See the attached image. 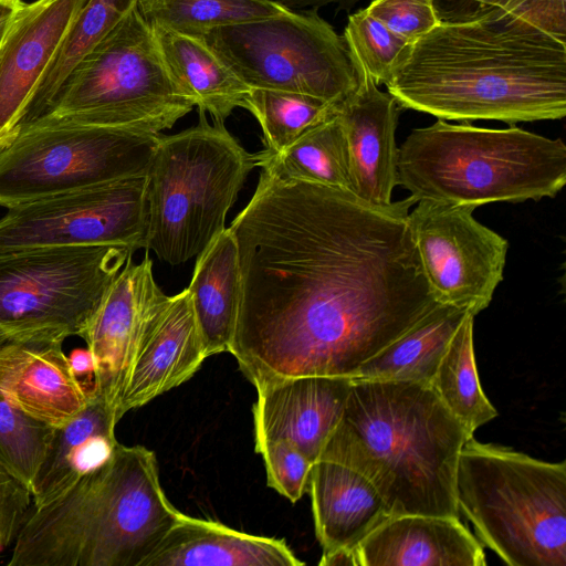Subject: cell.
Returning <instances> with one entry per match:
<instances>
[{
	"instance_id": "obj_1",
	"label": "cell",
	"mask_w": 566,
	"mask_h": 566,
	"mask_svg": "<svg viewBox=\"0 0 566 566\" xmlns=\"http://www.w3.org/2000/svg\"><path fill=\"white\" fill-rule=\"evenodd\" d=\"M415 205L371 206L262 169L229 228L240 274L229 353L255 387L352 377L439 304L409 228Z\"/></svg>"
},
{
	"instance_id": "obj_2",
	"label": "cell",
	"mask_w": 566,
	"mask_h": 566,
	"mask_svg": "<svg viewBox=\"0 0 566 566\" xmlns=\"http://www.w3.org/2000/svg\"><path fill=\"white\" fill-rule=\"evenodd\" d=\"M402 108L471 123L566 115V41L485 13L442 21L385 84Z\"/></svg>"
},
{
	"instance_id": "obj_3",
	"label": "cell",
	"mask_w": 566,
	"mask_h": 566,
	"mask_svg": "<svg viewBox=\"0 0 566 566\" xmlns=\"http://www.w3.org/2000/svg\"><path fill=\"white\" fill-rule=\"evenodd\" d=\"M471 437L429 384L352 379L317 460L360 473L392 515L460 518L457 468Z\"/></svg>"
},
{
	"instance_id": "obj_4",
	"label": "cell",
	"mask_w": 566,
	"mask_h": 566,
	"mask_svg": "<svg viewBox=\"0 0 566 566\" xmlns=\"http://www.w3.org/2000/svg\"><path fill=\"white\" fill-rule=\"evenodd\" d=\"M182 515L155 453L118 442L103 464L29 510L8 566H143Z\"/></svg>"
},
{
	"instance_id": "obj_5",
	"label": "cell",
	"mask_w": 566,
	"mask_h": 566,
	"mask_svg": "<svg viewBox=\"0 0 566 566\" xmlns=\"http://www.w3.org/2000/svg\"><path fill=\"white\" fill-rule=\"evenodd\" d=\"M398 185L416 203L478 208L555 198L566 184V146L516 125L484 128L438 119L398 147Z\"/></svg>"
},
{
	"instance_id": "obj_6",
	"label": "cell",
	"mask_w": 566,
	"mask_h": 566,
	"mask_svg": "<svg viewBox=\"0 0 566 566\" xmlns=\"http://www.w3.org/2000/svg\"><path fill=\"white\" fill-rule=\"evenodd\" d=\"M459 512L510 566H566V463L471 437L455 476Z\"/></svg>"
},
{
	"instance_id": "obj_7",
	"label": "cell",
	"mask_w": 566,
	"mask_h": 566,
	"mask_svg": "<svg viewBox=\"0 0 566 566\" xmlns=\"http://www.w3.org/2000/svg\"><path fill=\"white\" fill-rule=\"evenodd\" d=\"M254 167L255 154L203 112L196 126L160 136L146 174V251L170 265L198 256L226 229Z\"/></svg>"
},
{
	"instance_id": "obj_8",
	"label": "cell",
	"mask_w": 566,
	"mask_h": 566,
	"mask_svg": "<svg viewBox=\"0 0 566 566\" xmlns=\"http://www.w3.org/2000/svg\"><path fill=\"white\" fill-rule=\"evenodd\" d=\"M195 107L134 8L69 74L45 114L158 135ZM43 114V115H45Z\"/></svg>"
},
{
	"instance_id": "obj_9",
	"label": "cell",
	"mask_w": 566,
	"mask_h": 566,
	"mask_svg": "<svg viewBox=\"0 0 566 566\" xmlns=\"http://www.w3.org/2000/svg\"><path fill=\"white\" fill-rule=\"evenodd\" d=\"M159 138L72 114L42 115L0 147V207L146 176Z\"/></svg>"
},
{
	"instance_id": "obj_10",
	"label": "cell",
	"mask_w": 566,
	"mask_h": 566,
	"mask_svg": "<svg viewBox=\"0 0 566 566\" xmlns=\"http://www.w3.org/2000/svg\"><path fill=\"white\" fill-rule=\"evenodd\" d=\"M132 254L120 245L0 249V326L12 339L80 336Z\"/></svg>"
},
{
	"instance_id": "obj_11",
	"label": "cell",
	"mask_w": 566,
	"mask_h": 566,
	"mask_svg": "<svg viewBox=\"0 0 566 566\" xmlns=\"http://www.w3.org/2000/svg\"><path fill=\"white\" fill-rule=\"evenodd\" d=\"M202 39L250 88L339 104L358 84L343 38L315 9L216 28Z\"/></svg>"
},
{
	"instance_id": "obj_12",
	"label": "cell",
	"mask_w": 566,
	"mask_h": 566,
	"mask_svg": "<svg viewBox=\"0 0 566 566\" xmlns=\"http://www.w3.org/2000/svg\"><path fill=\"white\" fill-rule=\"evenodd\" d=\"M146 176L31 199L0 217V249L146 244Z\"/></svg>"
},
{
	"instance_id": "obj_13",
	"label": "cell",
	"mask_w": 566,
	"mask_h": 566,
	"mask_svg": "<svg viewBox=\"0 0 566 566\" xmlns=\"http://www.w3.org/2000/svg\"><path fill=\"white\" fill-rule=\"evenodd\" d=\"M474 208L418 201L408 221L429 291L473 316L504 277L509 243L473 217Z\"/></svg>"
},
{
	"instance_id": "obj_14",
	"label": "cell",
	"mask_w": 566,
	"mask_h": 566,
	"mask_svg": "<svg viewBox=\"0 0 566 566\" xmlns=\"http://www.w3.org/2000/svg\"><path fill=\"white\" fill-rule=\"evenodd\" d=\"M169 298L155 282L148 253L138 264L130 255L80 335L95 360L94 392L106 401L116 418L120 389L135 346L150 319Z\"/></svg>"
},
{
	"instance_id": "obj_15",
	"label": "cell",
	"mask_w": 566,
	"mask_h": 566,
	"mask_svg": "<svg viewBox=\"0 0 566 566\" xmlns=\"http://www.w3.org/2000/svg\"><path fill=\"white\" fill-rule=\"evenodd\" d=\"M352 378L307 376L256 386L253 407L255 452L265 443L283 441L317 461L338 424Z\"/></svg>"
},
{
	"instance_id": "obj_16",
	"label": "cell",
	"mask_w": 566,
	"mask_h": 566,
	"mask_svg": "<svg viewBox=\"0 0 566 566\" xmlns=\"http://www.w3.org/2000/svg\"><path fill=\"white\" fill-rule=\"evenodd\" d=\"M207 358L188 290L170 296L142 333L123 381L118 420L190 379Z\"/></svg>"
},
{
	"instance_id": "obj_17",
	"label": "cell",
	"mask_w": 566,
	"mask_h": 566,
	"mask_svg": "<svg viewBox=\"0 0 566 566\" xmlns=\"http://www.w3.org/2000/svg\"><path fill=\"white\" fill-rule=\"evenodd\" d=\"M83 0H35L18 12L0 48V147L22 123Z\"/></svg>"
},
{
	"instance_id": "obj_18",
	"label": "cell",
	"mask_w": 566,
	"mask_h": 566,
	"mask_svg": "<svg viewBox=\"0 0 566 566\" xmlns=\"http://www.w3.org/2000/svg\"><path fill=\"white\" fill-rule=\"evenodd\" d=\"M337 105L349 153L354 195L368 205L389 206L398 185L396 129L399 104L367 75Z\"/></svg>"
},
{
	"instance_id": "obj_19",
	"label": "cell",
	"mask_w": 566,
	"mask_h": 566,
	"mask_svg": "<svg viewBox=\"0 0 566 566\" xmlns=\"http://www.w3.org/2000/svg\"><path fill=\"white\" fill-rule=\"evenodd\" d=\"M0 391L56 428L77 416L90 395L73 374L62 340L10 339L0 346Z\"/></svg>"
},
{
	"instance_id": "obj_20",
	"label": "cell",
	"mask_w": 566,
	"mask_h": 566,
	"mask_svg": "<svg viewBox=\"0 0 566 566\" xmlns=\"http://www.w3.org/2000/svg\"><path fill=\"white\" fill-rule=\"evenodd\" d=\"M357 566H485L480 541L459 517L392 515L354 548Z\"/></svg>"
},
{
	"instance_id": "obj_21",
	"label": "cell",
	"mask_w": 566,
	"mask_h": 566,
	"mask_svg": "<svg viewBox=\"0 0 566 566\" xmlns=\"http://www.w3.org/2000/svg\"><path fill=\"white\" fill-rule=\"evenodd\" d=\"M311 494L315 534L323 553L352 548L392 516L371 483L340 463H313Z\"/></svg>"
},
{
	"instance_id": "obj_22",
	"label": "cell",
	"mask_w": 566,
	"mask_h": 566,
	"mask_svg": "<svg viewBox=\"0 0 566 566\" xmlns=\"http://www.w3.org/2000/svg\"><path fill=\"white\" fill-rule=\"evenodd\" d=\"M284 539L184 514L143 566H302Z\"/></svg>"
},
{
	"instance_id": "obj_23",
	"label": "cell",
	"mask_w": 566,
	"mask_h": 566,
	"mask_svg": "<svg viewBox=\"0 0 566 566\" xmlns=\"http://www.w3.org/2000/svg\"><path fill=\"white\" fill-rule=\"evenodd\" d=\"M117 422L111 407L93 391L77 416L54 428L31 482L33 506L51 501L82 475L103 464L118 443L115 438Z\"/></svg>"
},
{
	"instance_id": "obj_24",
	"label": "cell",
	"mask_w": 566,
	"mask_h": 566,
	"mask_svg": "<svg viewBox=\"0 0 566 566\" xmlns=\"http://www.w3.org/2000/svg\"><path fill=\"white\" fill-rule=\"evenodd\" d=\"M151 28L171 77L200 112L224 122L234 108L247 109L251 88L202 38Z\"/></svg>"
},
{
	"instance_id": "obj_25",
	"label": "cell",
	"mask_w": 566,
	"mask_h": 566,
	"mask_svg": "<svg viewBox=\"0 0 566 566\" xmlns=\"http://www.w3.org/2000/svg\"><path fill=\"white\" fill-rule=\"evenodd\" d=\"M238 248L226 228L198 256L187 287L207 357L229 352L239 304Z\"/></svg>"
},
{
	"instance_id": "obj_26",
	"label": "cell",
	"mask_w": 566,
	"mask_h": 566,
	"mask_svg": "<svg viewBox=\"0 0 566 566\" xmlns=\"http://www.w3.org/2000/svg\"><path fill=\"white\" fill-rule=\"evenodd\" d=\"M468 311L438 304L402 336L361 365L353 380L431 384L441 358Z\"/></svg>"
},
{
	"instance_id": "obj_27",
	"label": "cell",
	"mask_w": 566,
	"mask_h": 566,
	"mask_svg": "<svg viewBox=\"0 0 566 566\" xmlns=\"http://www.w3.org/2000/svg\"><path fill=\"white\" fill-rule=\"evenodd\" d=\"M256 166L292 180L324 185L354 193L348 145L337 113L277 154H255Z\"/></svg>"
},
{
	"instance_id": "obj_28",
	"label": "cell",
	"mask_w": 566,
	"mask_h": 566,
	"mask_svg": "<svg viewBox=\"0 0 566 566\" xmlns=\"http://www.w3.org/2000/svg\"><path fill=\"white\" fill-rule=\"evenodd\" d=\"M138 1L83 0L20 125L45 114L72 70L138 6Z\"/></svg>"
},
{
	"instance_id": "obj_29",
	"label": "cell",
	"mask_w": 566,
	"mask_h": 566,
	"mask_svg": "<svg viewBox=\"0 0 566 566\" xmlns=\"http://www.w3.org/2000/svg\"><path fill=\"white\" fill-rule=\"evenodd\" d=\"M473 315H468L457 329L430 384L471 436L497 416L480 384L473 348Z\"/></svg>"
},
{
	"instance_id": "obj_30",
	"label": "cell",
	"mask_w": 566,
	"mask_h": 566,
	"mask_svg": "<svg viewBox=\"0 0 566 566\" xmlns=\"http://www.w3.org/2000/svg\"><path fill=\"white\" fill-rule=\"evenodd\" d=\"M137 7L150 25L197 38L216 28L290 11L275 0H139Z\"/></svg>"
},
{
	"instance_id": "obj_31",
	"label": "cell",
	"mask_w": 566,
	"mask_h": 566,
	"mask_svg": "<svg viewBox=\"0 0 566 566\" xmlns=\"http://www.w3.org/2000/svg\"><path fill=\"white\" fill-rule=\"evenodd\" d=\"M247 109L258 119L266 154H277L337 113V105L290 91L251 88Z\"/></svg>"
},
{
	"instance_id": "obj_32",
	"label": "cell",
	"mask_w": 566,
	"mask_h": 566,
	"mask_svg": "<svg viewBox=\"0 0 566 566\" xmlns=\"http://www.w3.org/2000/svg\"><path fill=\"white\" fill-rule=\"evenodd\" d=\"M342 38L356 75L365 74L376 85L390 81L413 44L370 15L366 8L348 17Z\"/></svg>"
},
{
	"instance_id": "obj_33",
	"label": "cell",
	"mask_w": 566,
	"mask_h": 566,
	"mask_svg": "<svg viewBox=\"0 0 566 566\" xmlns=\"http://www.w3.org/2000/svg\"><path fill=\"white\" fill-rule=\"evenodd\" d=\"M53 432L54 427L24 412L0 391V459L29 486Z\"/></svg>"
},
{
	"instance_id": "obj_34",
	"label": "cell",
	"mask_w": 566,
	"mask_h": 566,
	"mask_svg": "<svg viewBox=\"0 0 566 566\" xmlns=\"http://www.w3.org/2000/svg\"><path fill=\"white\" fill-rule=\"evenodd\" d=\"M256 453L263 458L268 485L297 502L308 489L313 462L290 443L283 441L262 446Z\"/></svg>"
},
{
	"instance_id": "obj_35",
	"label": "cell",
	"mask_w": 566,
	"mask_h": 566,
	"mask_svg": "<svg viewBox=\"0 0 566 566\" xmlns=\"http://www.w3.org/2000/svg\"><path fill=\"white\" fill-rule=\"evenodd\" d=\"M366 9L392 32L412 43L442 22L434 0H371Z\"/></svg>"
},
{
	"instance_id": "obj_36",
	"label": "cell",
	"mask_w": 566,
	"mask_h": 566,
	"mask_svg": "<svg viewBox=\"0 0 566 566\" xmlns=\"http://www.w3.org/2000/svg\"><path fill=\"white\" fill-rule=\"evenodd\" d=\"M485 13L521 22L565 41L566 0H497Z\"/></svg>"
},
{
	"instance_id": "obj_37",
	"label": "cell",
	"mask_w": 566,
	"mask_h": 566,
	"mask_svg": "<svg viewBox=\"0 0 566 566\" xmlns=\"http://www.w3.org/2000/svg\"><path fill=\"white\" fill-rule=\"evenodd\" d=\"M31 500L30 486L0 459V553L15 538Z\"/></svg>"
},
{
	"instance_id": "obj_38",
	"label": "cell",
	"mask_w": 566,
	"mask_h": 566,
	"mask_svg": "<svg viewBox=\"0 0 566 566\" xmlns=\"http://www.w3.org/2000/svg\"><path fill=\"white\" fill-rule=\"evenodd\" d=\"M497 0H434L441 21H463L483 15Z\"/></svg>"
},
{
	"instance_id": "obj_39",
	"label": "cell",
	"mask_w": 566,
	"mask_h": 566,
	"mask_svg": "<svg viewBox=\"0 0 566 566\" xmlns=\"http://www.w3.org/2000/svg\"><path fill=\"white\" fill-rule=\"evenodd\" d=\"M71 369L77 380L82 384V386L86 389L88 394L94 391L95 386V360L90 352L86 348H74L67 355Z\"/></svg>"
},
{
	"instance_id": "obj_40",
	"label": "cell",
	"mask_w": 566,
	"mask_h": 566,
	"mask_svg": "<svg viewBox=\"0 0 566 566\" xmlns=\"http://www.w3.org/2000/svg\"><path fill=\"white\" fill-rule=\"evenodd\" d=\"M23 6L24 2L21 0H0V48L12 22Z\"/></svg>"
},
{
	"instance_id": "obj_41",
	"label": "cell",
	"mask_w": 566,
	"mask_h": 566,
	"mask_svg": "<svg viewBox=\"0 0 566 566\" xmlns=\"http://www.w3.org/2000/svg\"><path fill=\"white\" fill-rule=\"evenodd\" d=\"M290 10H317L327 4H337L340 9H348L360 0H275Z\"/></svg>"
},
{
	"instance_id": "obj_42",
	"label": "cell",
	"mask_w": 566,
	"mask_h": 566,
	"mask_svg": "<svg viewBox=\"0 0 566 566\" xmlns=\"http://www.w3.org/2000/svg\"><path fill=\"white\" fill-rule=\"evenodd\" d=\"M321 566H357L354 549L338 548L323 553L318 563Z\"/></svg>"
},
{
	"instance_id": "obj_43",
	"label": "cell",
	"mask_w": 566,
	"mask_h": 566,
	"mask_svg": "<svg viewBox=\"0 0 566 566\" xmlns=\"http://www.w3.org/2000/svg\"><path fill=\"white\" fill-rule=\"evenodd\" d=\"M12 339L11 335L0 326V346Z\"/></svg>"
}]
</instances>
